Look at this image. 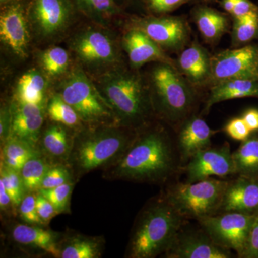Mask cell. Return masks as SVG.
I'll use <instances>...</instances> for the list:
<instances>
[{"label": "cell", "instance_id": "obj_26", "mask_svg": "<svg viewBox=\"0 0 258 258\" xmlns=\"http://www.w3.org/2000/svg\"><path fill=\"white\" fill-rule=\"evenodd\" d=\"M78 11L100 26L106 28L112 19L121 13L115 0H73Z\"/></svg>", "mask_w": 258, "mask_h": 258}, {"label": "cell", "instance_id": "obj_13", "mask_svg": "<svg viewBox=\"0 0 258 258\" xmlns=\"http://www.w3.org/2000/svg\"><path fill=\"white\" fill-rule=\"evenodd\" d=\"M186 182H195L212 176L236 175L235 163L229 143L204 149L188 161L184 168Z\"/></svg>", "mask_w": 258, "mask_h": 258}, {"label": "cell", "instance_id": "obj_30", "mask_svg": "<svg viewBox=\"0 0 258 258\" xmlns=\"http://www.w3.org/2000/svg\"><path fill=\"white\" fill-rule=\"evenodd\" d=\"M44 148L54 157H63L69 152V134L61 125H54L45 131L43 137Z\"/></svg>", "mask_w": 258, "mask_h": 258}, {"label": "cell", "instance_id": "obj_2", "mask_svg": "<svg viewBox=\"0 0 258 258\" xmlns=\"http://www.w3.org/2000/svg\"><path fill=\"white\" fill-rule=\"evenodd\" d=\"M95 84L120 124L137 126L149 116L153 108L150 94L138 74L120 66L101 73Z\"/></svg>", "mask_w": 258, "mask_h": 258}, {"label": "cell", "instance_id": "obj_40", "mask_svg": "<svg viewBox=\"0 0 258 258\" xmlns=\"http://www.w3.org/2000/svg\"><path fill=\"white\" fill-rule=\"evenodd\" d=\"M36 208L39 217L43 223L50 222L58 214L52 204L40 193L36 196Z\"/></svg>", "mask_w": 258, "mask_h": 258}, {"label": "cell", "instance_id": "obj_7", "mask_svg": "<svg viewBox=\"0 0 258 258\" xmlns=\"http://www.w3.org/2000/svg\"><path fill=\"white\" fill-rule=\"evenodd\" d=\"M70 48L88 69L105 72L120 66L119 47L104 27L90 26L80 30L70 41Z\"/></svg>", "mask_w": 258, "mask_h": 258}, {"label": "cell", "instance_id": "obj_12", "mask_svg": "<svg viewBox=\"0 0 258 258\" xmlns=\"http://www.w3.org/2000/svg\"><path fill=\"white\" fill-rule=\"evenodd\" d=\"M24 0H14L2 6L0 39L2 43L16 57H28L30 45V25Z\"/></svg>", "mask_w": 258, "mask_h": 258}, {"label": "cell", "instance_id": "obj_6", "mask_svg": "<svg viewBox=\"0 0 258 258\" xmlns=\"http://www.w3.org/2000/svg\"><path fill=\"white\" fill-rule=\"evenodd\" d=\"M57 94L73 107L83 121L96 123L116 120L111 107L81 68H75L67 74Z\"/></svg>", "mask_w": 258, "mask_h": 258}, {"label": "cell", "instance_id": "obj_24", "mask_svg": "<svg viewBox=\"0 0 258 258\" xmlns=\"http://www.w3.org/2000/svg\"><path fill=\"white\" fill-rule=\"evenodd\" d=\"M13 237L18 243L37 247L52 255H60L55 236L50 231L20 224L13 229Z\"/></svg>", "mask_w": 258, "mask_h": 258}, {"label": "cell", "instance_id": "obj_48", "mask_svg": "<svg viewBox=\"0 0 258 258\" xmlns=\"http://www.w3.org/2000/svg\"><path fill=\"white\" fill-rule=\"evenodd\" d=\"M13 1H14V0H0V4L3 6V5L8 4V3H11Z\"/></svg>", "mask_w": 258, "mask_h": 258}, {"label": "cell", "instance_id": "obj_44", "mask_svg": "<svg viewBox=\"0 0 258 258\" xmlns=\"http://www.w3.org/2000/svg\"><path fill=\"white\" fill-rule=\"evenodd\" d=\"M251 132L258 130V110L249 109L242 117Z\"/></svg>", "mask_w": 258, "mask_h": 258}, {"label": "cell", "instance_id": "obj_16", "mask_svg": "<svg viewBox=\"0 0 258 258\" xmlns=\"http://www.w3.org/2000/svg\"><path fill=\"white\" fill-rule=\"evenodd\" d=\"M121 44L134 69L150 62H164L176 67L175 61L166 55L164 50L145 32L136 27H132L125 32Z\"/></svg>", "mask_w": 258, "mask_h": 258}, {"label": "cell", "instance_id": "obj_35", "mask_svg": "<svg viewBox=\"0 0 258 258\" xmlns=\"http://www.w3.org/2000/svg\"><path fill=\"white\" fill-rule=\"evenodd\" d=\"M73 184L68 182L52 189H40L39 193L47 198L58 213L64 211L69 204Z\"/></svg>", "mask_w": 258, "mask_h": 258}, {"label": "cell", "instance_id": "obj_27", "mask_svg": "<svg viewBox=\"0 0 258 258\" xmlns=\"http://www.w3.org/2000/svg\"><path fill=\"white\" fill-rule=\"evenodd\" d=\"M38 61L41 71L49 79H59L69 71V53L62 47L54 46L41 51Z\"/></svg>", "mask_w": 258, "mask_h": 258}, {"label": "cell", "instance_id": "obj_3", "mask_svg": "<svg viewBox=\"0 0 258 258\" xmlns=\"http://www.w3.org/2000/svg\"><path fill=\"white\" fill-rule=\"evenodd\" d=\"M184 220L165 199L148 209L132 236L131 257H154L165 252Z\"/></svg>", "mask_w": 258, "mask_h": 258}, {"label": "cell", "instance_id": "obj_18", "mask_svg": "<svg viewBox=\"0 0 258 258\" xmlns=\"http://www.w3.org/2000/svg\"><path fill=\"white\" fill-rule=\"evenodd\" d=\"M43 105L19 103L12 109L10 137L33 145L38 139L44 121Z\"/></svg>", "mask_w": 258, "mask_h": 258}, {"label": "cell", "instance_id": "obj_9", "mask_svg": "<svg viewBox=\"0 0 258 258\" xmlns=\"http://www.w3.org/2000/svg\"><path fill=\"white\" fill-rule=\"evenodd\" d=\"M257 215L222 212L203 217L198 221L201 228L217 245L235 251L241 257L245 249L249 231Z\"/></svg>", "mask_w": 258, "mask_h": 258}, {"label": "cell", "instance_id": "obj_36", "mask_svg": "<svg viewBox=\"0 0 258 258\" xmlns=\"http://www.w3.org/2000/svg\"><path fill=\"white\" fill-rule=\"evenodd\" d=\"M69 171L62 166L50 168L42 180L40 189H52L69 182Z\"/></svg>", "mask_w": 258, "mask_h": 258}, {"label": "cell", "instance_id": "obj_29", "mask_svg": "<svg viewBox=\"0 0 258 258\" xmlns=\"http://www.w3.org/2000/svg\"><path fill=\"white\" fill-rule=\"evenodd\" d=\"M49 169L46 163L37 156L29 159L20 172L25 190L40 189L44 176Z\"/></svg>", "mask_w": 258, "mask_h": 258}, {"label": "cell", "instance_id": "obj_23", "mask_svg": "<svg viewBox=\"0 0 258 258\" xmlns=\"http://www.w3.org/2000/svg\"><path fill=\"white\" fill-rule=\"evenodd\" d=\"M47 88V77L42 71L32 69L24 74L16 86L19 103L43 105Z\"/></svg>", "mask_w": 258, "mask_h": 258}, {"label": "cell", "instance_id": "obj_17", "mask_svg": "<svg viewBox=\"0 0 258 258\" xmlns=\"http://www.w3.org/2000/svg\"><path fill=\"white\" fill-rule=\"evenodd\" d=\"M258 214V179L239 176L228 181L218 213ZM217 213V214H218Z\"/></svg>", "mask_w": 258, "mask_h": 258}, {"label": "cell", "instance_id": "obj_47", "mask_svg": "<svg viewBox=\"0 0 258 258\" xmlns=\"http://www.w3.org/2000/svg\"><path fill=\"white\" fill-rule=\"evenodd\" d=\"M143 2L144 0H115V2H116L117 3H118V5H130V4H134V3H137V2Z\"/></svg>", "mask_w": 258, "mask_h": 258}, {"label": "cell", "instance_id": "obj_46", "mask_svg": "<svg viewBox=\"0 0 258 258\" xmlns=\"http://www.w3.org/2000/svg\"><path fill=\"white\" fill-rule=\"evenodd\" d=\"M236 0H221L222 8L227 13L232 14L234 8H235Z\"/></svg>", "mask_w": 258, "mask_h": 258}, {"label": "cell", "instance_id": "obj_22", "mask_svg": "<svg viewBox=\"0 0 258 258\" xmlns=\"http://www.w3.org/2000/svg\"><path fill=\"white\" fill-rule=\"evenodd\" d=\"M195 23L205 40L216 41L227 32L228 19L225 15L205 5L196 7L193 10Z\"/></svg>", "mask_w": 258, "mask_h": 258}, {"label": "cell", "instance_id": "obj_31", "mask_svg": "<svg viewBox=\"0 0 258 258\" xmlns=\"http://www.w3.org/2000/svg\"><path fill=\"white\" fill-rule=\"evenodd\" d=\"M258 32V11L252 12L248 14L235 18L234 25V44L242 45L247 43L255 37Z\"/></svg>", "mask_w": 258, "mask_h": 258}, {"label": "cell", "instance_id": "obj_32", "mask_svg": "<svg viewBox=\"0 0 258 258\" xmlns=\"http://www.w3.org/2000/svg\"><path fill=\"white\" fill-rule=\"evenodd\" d=\"M0 181L3 183L9 194L13 206L20 205L24 198V190H25L20 172L5 166L2 167Z\"/></svg>", "mask_w": 258, "mask_h": 258}, {"label": "cell", "instance_id": "obj_20", "mask_svg": "<svg viewBox=\"0 0 258 258\" xmlns=\"http://www.w3.org/2000/svg\"><path fill=\"white\" fill-rule=\"evenodd\" d=\"M176 68L192 86H202L210 82L211 58L207 50L196 42L180 54Z\"/></svg>", "mask_w": 258, "mask_h": 258}, {"label": "cell", "instance_id": "obj_10", "mask_svg": "<svg viewBox=\"0 0 258 258\" xmlns=\"http://www.w3.org/2000/svg\"><path fill=\"white\" fill-rule=\"evenodd\" d=\"M132 142L128 136L115 129L96 132L79 144L76 152V163L83 171L93 170L112 158L122 155Z\"/></svg>", "mask_w": 258, "mask_h": 258}, {"label": "cell", "instance_id": "obj_42", "mask_svg": "<svg viewBox=\"0 0 258 258\" xmlns=\"http://www.w3.org/2000/svg\"><path fill=\"white\" fill-rule=\"evenodd\" d=\"M12 115V109L6 107L2 108L0 113V137L2 141L7 140L10 137Z\"/></svg>", "mask_w": 258, "mask_h": 258}, {"label": "cell", "instance_id": "obj_38", "mask_svg": "<svg viewBox=\"0 0 258 258\" xmlns=\"http://www.w3.org/2000/svg\"><path fill=\"white\" fill-rule=\"evenodd\" d=\"M191 1L193 0H144V3L153 13L164 14L174 11Z\"/></svg>", "mask_w": 258, "mask_h": 258}, {"label": "cell", "instance_id": "obj_14", "mask_svg": "<svg viewBox=\"0 0 258 258\" xmlns=\"http://www.w3.org/2000/svg\"><path fill=\"white\" fill-rule=\"evenodd\" d=\"M134 23L163 50H180L189 37L188 24L180 17L149 16L135 19Z\"/></svg>", "mask_w": 258, "mask_h": 258}, {"label": "cell", "instance_id": "obj_28", "mask_svg": "<svg viewBox=\"0 0 258 258\" xmlns=\"http://www.w3.org/2000/svg\"><path fill=\"white\" fill-rule=\"evenodd\" d=\"M47 112L50 119L64 126H77L81 120L73 107L57 93L49 100Z\"/></svg>", "mask_w": 258, "mask_h": 258}, {"label": "cell", "instance_id": "obj_21", "mask_svg": "<svg viewBox=\"0 0 258 258\" xmlns=\"http://www.w3.org/2000/svg\"><path fill=\"white\" fill-rule=\"evenodd\" d=\"M245 97H258V81L246 79L221 81L212 86L205 111H208L220 102Z\"/></svg>", "mask_w": 258, "mask_h": 258}, {"label": "cell", "instance_id": "obj_33", "mask_svg": "<svg viewBox=\"0 0 258 258\" xmlns=\"http://www.w3.org/2000/svg\"><path fill=\"white\" fill-rule=\"evenodd\" d=\"M99 254L98 243L87 239H76L60 251L62 258H95Z\"/></svg>", "mask_w": 258, "mask_h": 258}, {"label": "cell", "instance_id": "obj_39", "mask_svg": "<svg viewBox=\"0 0 258 258\" xmlns=\"http://www.w3.org/2000/svg\"><path fill=\"white\" fill-rule=\"evenodd\" d=\"M225 131L231 138L240 142L246 140L251 133V131L242 118H236L231 120L226 125Z\"/></svg>", "mask_w": 258, "mask_h": 258}, {"label": "cell", "instance_id": "obj_45", "mask_svg": "<svg viewBox=\"0 0 258 258\" xmlns=\"http://www.w3.org/2000/svg\"><path fill=\"white\" fill-rule=\"evenodd\" d=\"M10 205H13L11 198L5 189L3 183L0 181V208L2 210H5Z\"/></svg>", "mask_w": 258, "mask_h": 258}, {"label": "cell", "instance_id": "obj_4", "mask_svg": "<svg viewBox=\"0 0 258 258\" xmlns=\"http://www.w3.org/2000/svg\"><path fill=\"white\" fill-rule=\"evenodd\" d=\"M157 63L149 73V91L153 108L168 121L181 122L195 104L191 84L176 66Z\"/></svg>", "mask_w": 258, "mask_h": 258}, {"label": "cell", "instance_id": "obj_15", "mask_svg": "<svg viewBox=\"0 0 258 258\" xmlns=\"http://www.w3.org/2000/svg\"><path fill=\"white\" fill-rule=\"evenodd\" d=\"M169 258H230L232 253L217 245L202 230L180 229L165 252Z\"/></svg>", "mask_w": 258, "mask_h": 258}, {"label": "cell", "instance_id": "obj_37", "mask_svg": "<svg viewBox=\"0 0 258 258\" xmlns=\"http://www.w3.org/2000/svg\"><path fill=\"white\" fill-rule=\"evenodd\" d=\"M20 215L24 221L28 224H41L36 208V197L28 195L22 200L20 206Z\"/></svg>", "mask_w": 258, "mask_h": 258}, {"label": "cell", "instance_id": "obj_1", "mask_svg": "<svg viewBox=\"0 0 258 258\" xmlns=\"http://www.w3.org/2000/svg\"><path fill=\"white\" fill-rule=\"evenodd\" d=\"M177 169V159L169 136L161 130L142 134L120 156L117 175L135 181H164Z\"/></svg>", "mask_w": 258, "mask_h": 258}, {"label": "cell", "instance_id": "obj_8", "mask_svg": "<svg viewBox=\"0 0 258 258\" xmlns=\"http://www.w3.org/2000/svg\"><path fill=\"white\" fill-rule=\"evenodd\" d=\"M78 12L73 0H28L27 15L30 30L42 41L63 35Z\"/></svg>", "mask_w": 258, "mask_h": 258}, {"label": "cell", "instance_id": "obj_41", "mask_svg": "<svg viewBox=\"0 0 258 258\" xmlns=\"http://www.w3.org/2000/svg\"><path fill=\"white\" fill-rule=\"evenodd\" d=\"M241 257L258 258V214L251 227L247 245Z\"/></svg>", "mask_w": 258, "mask_h": 258}, {"label": "cell", "instance_id": "obj_34", "mask_svg": "<svg viewBox=\"0 0 258 258\" xmlns=\"http://www.w3.org/2000/svg\"><path fill=\"white\" fill-rule=\"evenodd\" d=\"M8 139L3 150L4 160L13 159L26 163L29 159L36 157L31 144L15 137H10Z\"/></svg>", "mask_w": 258, "mask_h": 258}, {"label": "cell", "instance_id": "obj_43", "mask_svg": "<svg viewBox=\"0 0 258 258\" xmlns=\"http://www.w3.org/2000/svg\"><path fill=\"white\" fill-rule=\"evenodd\" d=\"M254 11H258V7L249 0H236L232 15L234 18H238Z\"/></svg>", "mask_w": 258, "mask_h": 258}, {"label": "cell", "instance_id": "obj_5", "mask_svg": "<svg viewBox=\"0 0 258 258\" xmlns=\"http://www.w3.org/2000/svg\"><path fill=\"white\" fill-rule=\"evenodd\" d=\"M227 184L228 181L212 177L179 183L171 188L164 199L183 218L198 220L218 213Z\"/></svg>", "mask_w": 258, "mask_h": 258}, {"label": "cell", "instance_id": "obj_19", "mask_svg": "<svg viewBox=\"0 0 258 258\" xmlns=\"http://www.w3.org/2000/svg\"><path fill=\"white\" fill-rule=\"evenodd\" d=\"M216 133L200 117H191L185 120L177 141L181 160L189 161L197 153L210 147L212 137Z\"/></svg>", "mask_w": 258, "mask_h": 258}, {"label": "cell", "instance_id": "obj_11", "mask_svg": "<svg viewBox=\"0 0 258 258\" xmlns=\"http://www.w3.org/2000/svg\"><path fill=\"white\" fill-rule=\"evenodd\" d=\"M231 79L258 81L257 47L247 45L227 50L212 57L210 81L212 84Z\"/></svg>", "mask_w": 258, "mask_h": 258}, {"label": "cell", "instance_id": "obj_25", "mask_svg": "<svg viewBox=\"0 0 258 258\" xmlns=\"http://www.w3.org/2000/svg\"><path fill=\"white\" fill-rule=\"evenodd\" d=\"M236 175L258 179V135L249 136L232 152Z\"/></svg>", "mask_w": 258, "mask_h": 258}]
</instances>
